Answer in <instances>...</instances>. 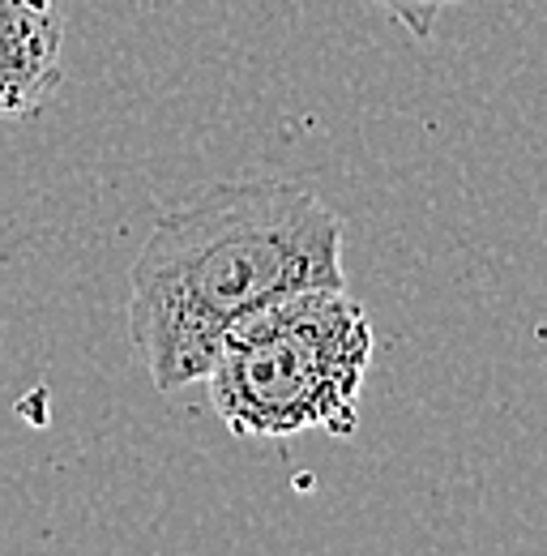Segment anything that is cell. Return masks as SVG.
<instances>
[{
  "mask_svg": "<svg viewBox=\"0 0 547 556\" xmlns=\"http://www.w3.org/2000/svg\"><path fill=\"white\" fill-rule=\"evenodd\" d=\"M342 236L339 210L291 180H227L158 214L129 275V343L154 390L202 381L257 308L346 287Z\"/></svg>",
  "mask_w": 547,
  "mask_h": 556,
  "instance_id": "cell-1",
  "label": "cell"
},
{
  "mask_svg": "<svg viewBox=\"0 0 547 556\" xmlns=\"http://www.w3.org/2000/svg\"><path fill=\"white\" fill-rule=\"evenodd\" d=\"M368 368L372 321L364 304L346 287H313L244 317L202 381L236 437H351Z\"/></svg>",
  "mask_w": 547,
  "mask_h": 556,
  "instance_id": "cell-2",
  "label": "cell"
},
{
  "mask_svg": "<svg viewBox=\"0 0 547 556\" xmlns=\"http://www.w3.org/2000/svg\"><path fill=\"white\" fill-rule=\"evenodd\" d=\"M61 0H0V125L30 121L61 86Z\"/></svg>",
  "mask_w": 547,
  "mask_h": 556,
  "instance_id": "cell-3",
  "label": "cell"
},
{
  "mask_svg": "<svg viewBox=\"0 0 547 556\" xmlns=\"http://www.w3.org/2000/svg\"><path fill=\"white\" fill-rule=\"evenodd\" d=\"M359 4H372V9H381L385 17H394L403 30H407L410 39H432V30H436V22H441V13H449V9H462V4H475V0H359ZM479 4H531V0H479Z\"/></svg>",
  "mask_w": 547,
  "mask_h": 556,
  "instance_id": "cell-4",
  "label": "cell"
}]
</instances>
